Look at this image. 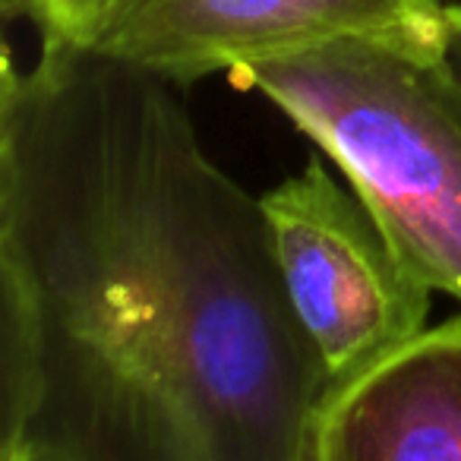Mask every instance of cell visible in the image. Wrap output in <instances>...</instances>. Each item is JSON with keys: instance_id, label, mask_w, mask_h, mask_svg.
Here are the masks:
<instances>
[{"instance_id": "6da1fadb", "label": "cell", "mask_w": 461, "mask_h": 461, "mask_svg": "<svg viewBox=\"0 0 461 461\" xmlns=\"http://www.w3.org/2000/svg\"><path fill=\"white\" fill-rule=\"evenodd\" d=\"M180 86L41 39L0 79V461H310L332 379Z\"/></svg>"}, {"instance_id": "7a4b0ae2", "label": "cell", "mask_w": 461, "mask_h": 461, "mask_svg": "<svg viewBox=\"0 0 461 461\" xmlns=\"http://www.w3.org/2000/svg\"><path fill=\"white\" fill-rule=\"evenodd\" d=\"M234 79L310 136L417 276L461 303V83L442 54L351 39Z\"/></svg>"}, {"instance_id": "3957f363", "label": "cell", "mask_w": 461, "mask_h": 461, "mask_svg": "<svg viewBox=\"0 0 461 461\" xmlns=\"http://www.w3.org/2000/svg\"><path fill=\"white\" fill-rule=\"evenodd\" d=\"M278 269L332 392L427 329L433 288L320 158L263 193Z\"/></svg>"}, {"instance_id": "277c9868", "label": "cell", "mask_w": 461, "mask_h": 461, "mask_svg": "<svg viewBox=\"0 0 461 461\" xmlns=\"http://www.w3.org/2000/svg\"><path fill=\"white\" fill-rule=\"evenodd\" d=\"M442 54V0H114L89 48L190 86L332 41Z\"/></svg>"}, {"instance_id": "5b68a950", "label": "cell", "mask_w": 461, "mask_h": 461, "mask_svg": "<svg viewBox=\"0 0 461 461\" xmlns=\"http://www.w3.org/2000/svg\"><path fill=\"white\" fill-rule=\"evenodd\" d=\"M310 461H461V316L339 385Z\"/></svg>"}, {"instance_id": "8992f818", "label": "cell", "mask_w": 461, "mask_h": 461, "mask_svg": "<svg viewBox=\"0 0 461 461\" xmlns=\"http://www.w3.org/2000/svg\"><path fill=\"white\" fill-rule=\"evenodd\" d=\"M114 0H4L7 16H26L41 39L89 48L98 39Z\"/></svg>"}, {"instance_id": "52a82bcc", "label": "cell", "mask_w": 461, "mask_h": 461, "mask_svg": "<svg viewBox=\"0 0 461 461\" xmlns=\"http://www.w3.org/2000/svg\"><path fill=\"white\" fill-rule=\"evenodd\" d=\"M442 60L461 83V4L446 7V39H442Z\"/></svg>"}]
</instances>
